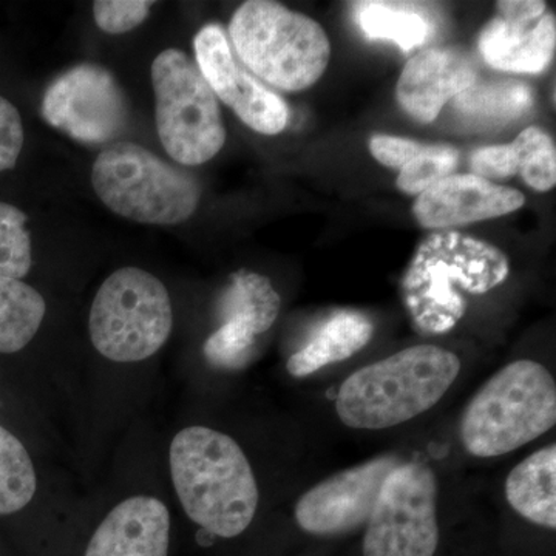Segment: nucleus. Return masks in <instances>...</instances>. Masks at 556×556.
<instances>
[{"label": "nucleus", "mask_w": 556, "mask_h": 556, "mask_svg": "<svg viewBox=\"0 0 556 556\" xmlns=\"http://www.w3.org/2000/svg\"><path fill=\"white\" fill-rule=\"evenodd\" d=\"M91 186L113 212L142 225L185 223L199 207V181L135 142L102 150L91 169Z\"/></svg>", "instance_id": "nucleus-6"}, {"label": "nucleus", "mask_w": 556, "mask_h": 556, "mask_svg": "<svg viewBox=\"0 0 556 556\" xmlns=\"http://www.w3.org/2000/svg\"><path fill=\"white\" fill-rule=\"evenodd\" d=\"M555 424L554 376L538 362L517 361L471 399L460 420V442L471 456H504L543 437Z\"/></svg>", "instance_id": "nucleus-4"}, {"label": "nucleus", "mask_w": 556, "mask_h": 556, "mask_svg": "<svg viewBox=\"0 0 556 556\" xmlns=\"http://www.w3.org/2000/svg\"><path fill=\"white\" fill-rule=\"evenodd\" d=\"M515 169L529 188L547 192L556 185V149L551 135L540 127H529L510 142Z\"/></svg>", "instance_id": "nucleus-24"}, {"label": "nucleus", "mask_w": 556, "mask_h": 556, "mask_svg": "<svg viewBox=\"0 0 556 556\" xmlns=\"http://www.w3.org/2000/svg\"><path fill=\"white\" fill-rule=\"evenodd\" d=\"M459 152L452 146L428 144L420 155L399 170L397 188L408 195H420L456 169Z\"/></svg>", "instance_id": "nucleus-26"}, {"label": "nucleus", "mask_w": 556, "mask_h": 556, "mask_svg": "<svg viewBox=\"0 0 556 556\" xmlns=\"http://www.w3.org/2000/svg\"><path fill=\"white\" fill-rule=\"evenodd\" d=\"M508 276L510 262L495 244L438 230L417 247L402 277V299L417 332L445 334L466 316L464 294H486Z\"/></svg>", "instance_id": "nucleus-1"}, {"label": "nucleus", "mask_w": 556, "mask_h": 556, "mask_svg": "<svg viewBox=\"0 0 556 556\" xmlns=\"http://www.w3.org/2000/svg\"><path fill=\"white\" fill-rule=\"evenodd\" d=\"M556 21L552 13L530 24H511L495 17L478 39V50L490 67L511 73L544 72L554 61Z\"/></svg>", "instance_id": "nucleus-16"}, {"label": "nucleus", "mask_w": 556, "mask_h": 556, "mask_svg": "<svg viewBox=\"0 0 556 556\" xmlns=\"http://www.w3.org/2000/svg\"><path fill=\"white\" fill-rule=\"evenodd\" d=\"M519 190L478 175H450L417 195L413 214L422 228H456L511 214L525 206Z\"/></svg>", "instance_id": "nucleus-13"}, {"label": "nucleus", "mask_w": 556, "mask_h": 556, "mask_svg": "<svg viewBox=\"0 0 556 556\" xmlns=\"http://www.w3.org/2000/svg\"><path fill=\"white\" fill-rule=\"evenodd\" d=\"M510 507L533 525L556 529V445L538 450L508 473Z\"/></svg>", "instance_id": "nucleus-18"}, {"label": "nucleus", "mask_w": 556, "mask_h": 556, "mask_svg": "<svg viewBox=\"0 0 556 556\" xmlns=\"http://www.w3.org/2000/svg\"><path fill=\"white\" fill-rule=\"evenodd\" d=\"M38 486L27 448L0 426V515L16 514L31 503Z\"/></svg>", "instance_id": "nucleus-23"}, {"label": "nucleus", "mask_w": 556, "mask_h": 556, "mask_svg": "<svg viewBox=\"0 0 556 556\" xmlns=\"http://www.w3.org/2000/svg\"><path fill=\"white\" fill-rule=\"evenodd\" d=\"M438 546L437 477L424 464H399L369 515L364 556H434Z\"/></svg>", "instance_id": "nucleus-9"}, {"label": "nucleus", "mask_w": 556, "mask_h": 556, "mask_svg": "<svg viewBox=\"0 0 556 556\" xmlns=\"http://www.w3.org/2000/svg\"><path fill=\"white\" fill-rule=\"evenodd\" d=\"M535 104V94L521 80L477 83L453 100V108L468 119L482 124H506L521 118Z\"/></svg>", "instance_id": "nucleus-21"}, {"label": "nucleus", "mask_w": 556, "mask_h": 556, "mask_svg": "<svg viewBox=\"0 0 556 556\" xmlns=\"http://www.w3.org/2000/svg\"><path fill=\"white\" fill-rule=\"evenodd\" d=\"M280 303L269 278L240 270L230 277L229 287L218 300L217 313L223 324H236L260 336L276 324Z\"/></svg>", "instance_id": "nucleus-19"}, {"label": "nucleus", "mask_w": 556, "mask_h": 556, "mask_svg": "<svg viewBox=\"0 0 556 556\" xmlns=\"http://www.w3.org/2000/svg\"><path fill=\"white\" fill-rule=\"evenodd\" d=\"M255 345H257V336L239 325L223 324L206 340L203 353L212 367L240 369L247 367L254 357Z\"/></svg>", "instance_id": "nucleus-27"}, {"label": "nucleus", "mask_w": 556, "mask_h": 556, "mask_svg": "<svg viewBox=\"0 0 556 556\" xmlns=\"http://www.w3.org/2000/svg\"><path fill=\"white\" fill-rule=\"evenodd\" d=\"M428 144H419L412 139L391 137V135H376L369 141V152L383 166L401 170L405 164L416 159L427 149Z\"/></svg>", "instance_id": "nucleus-30"}, {"label": "nucleus", "mask_w": 556, "mask_h": 556, "mask_svg": "<svg viewBox=\"0 0 556 556\" xmlns=\"http://www.w3.org/2000/svg\"><path fill=\"white\" fill-rule=\"evenodd\" d=\"M497 11H500L501 20L511 22V24H530L535 22L546 14V2L541 0H510V2L496 3Z\"/></svg>", "instance_id": "nucleus-31"}, {"label": "nucleus", "mask_w": 556, "mask_h": 556, "mask_svg": "<svg viewBox=\"0 0 556 556\" xmlns=\"http://www.w3.org/2000/svg\"><path fill=\"white\" fill-rule=\"evenodd\" d=\"M172 328L169 292L144 269L115 270L91 303V343L109 361L131 364L152 357L167 342Z\"/></svg>", "instance_id": "nucleus-7"}, {"label": "nucleus", "mask_w": 556, "mask_h": 556, "mask_svg": "<svg viewBox=\"0 0 556 556\" xmlns=\"http://www.w3.org/2000/svg\"><path fill=\"white\" fill-rule=\"evenodd\" d=\"M460 372V361L437 345H417L357 369L340 387L336 412L346 427L386 430L439 404Z\"/></svg>", "instance_id": "nucleus-3"}, {"label": "nucleus", "mask_w": 556, "mask_h": 556, "mask_svg": "<svg viewBox=\"0 0 556 556\" xmlns=\"http://www.w3.org/2000/svg\"><path fill=\"white\" fill-rule=\"evenodd\" d=\"M353 14L369 40H390L402 51L419 49L433 33V24L415 3L356 2Z\"/></svg>", "instance_id": "nucleus-20"}, {"label": "nucleus", "mask_w": 556, "mask_h": 556, "mask_svg": "<svg viewBox=\"0 0 556 556\" xmlns=\"http://www.w3.org/2000/svg\"><path fill=\"white\" fill-rule=\"evenodd\" d=\"M229 38L249 73L283 91L309 89L331 58V43L318 22L269 0L239 7Z\"/></svg>", "instance_id": "nucleus-5"}, {"label": "nucleus", "mask_w": 556, "mask_h": 556, "mask_svg": "<svg viewBox=\"0 0 556 556\" xmlns=\"http://www.w3.org/2000/svg\"><path fill=\"white\" fill-rule=\"evenodd\" d=\"M375 334V325L357 311H340L329 317L314 338L288 361V372L294 378H306L328 365L353 357L368 345Z\"/></svg>", "instance_id": "nucleus-17"}, {"label": "nucleus", "mask_w": 556, "mask_h": 556, "mask_svg": "<svg viewBox=\"0 0 556 556\" xmlns=\"http://www.w3.org/2000/svg\"><path fill=\"white\" fill-rule=\"evenodd\" d=\"M478 80L470 54L455 47H430L407 62L399 78V105L417 123L430 124L448 101Z\"/></svg>", "instance_id": "nucleus-14"}, {"label": "nucleus", "mask_w": 556, "mask_h": 556, "mask_svg": "<svg viewBox=\"0 0 556 556\" xmlns=\"http://www.w3.org/2000/svg\"><path fill=\"white\" fill-rule=\"evenodd\" d=\"M170 515L156 497L134 496L105 517L86 556H167Z\"/></svg>", "instance_id": "nucleus-15"}, {"label": "nucleus", "mask_w": 556, "mask_h": 556, "mask_svg": "<svg viewBox=\"0 0 556 556\" xmlns=\"http://www.w3.org/2000/svg\"><path fill=\"white\" fill-rule=\"evenodd\" d=\"M152 5L148 0H98L93 3V16L102 31L123 35L142 24Z\"/></svg>", "instance_id": "nucleus-28"}, {"label": "nucleus", "mask_w": 556, "mask_h": 556, "mask_svg": "<svg viewBox=\"0 0 556 556\" xmlns=\"http://www.w3.org/2000/svg\"><path fill=\"white\" fill-rule=\"evenodd\" d=\"M170 473L186 515L204 532L236 538L254 521L257 481L232 438L207 427L185 428L172 441Z\"/></svg>", "instance_id": "nucleus-2"}, {"label": "nucleus", "mask_w": 556, "mask_h": 556, "mask_svg": "<svg viewBox=\"0 0 556 556\" xmlns=\"http://www.w3.org/2000/svg\"><path fill=\"white\" fill-rule=\"evenodd\" d=\"M24 138L20 110L0 97V172L16 166L24 148Z\"/></svg>", "instance_id": "nucleus-29"}, {"label": "nucleus", "mask_w": 556, "mask_h": 556, "mask_svg": "<svg viewBox=\"0 0 556 556\" xmlns=\"http://www.w3.org/2000/svg\"><path fill=\"white\" fill-rule=\"evenodd\" d=\"M46 300L30 285L0 277V353L24 350L46 317Z\"/></svg>", "instance_id": "nucleus-22"}, {"label": "nucleus", "mask_w": 556, "mask_h": 556, "mask_svg": "<svg viewBox=\"0 0 556 556\" xmlns=\"http://www.w3.org/2000/svg\"><path fill=\"white\" fill-rule=\"evenodd\" d=\"M156 129L161 144L182 166L214 159L226 142L217 97L195 62L181 50L161 51L153 61Z\"/></svg>", "instance_id": "nucleus-8"}, {"label": "nucleus", "mask_w": 556, "mask_h": 556, "mask_svg": "<svg viewBox=\"0 0 556 556\" xmlns=\"http://www.w3.org/2000/svg\"><path fill=\"white\" fill-rule=\"evenodd\" d=\"M40 113L51 127L75 141L98 146L123 134L129 105L108 68L83 64L50 84Z\"/></svg>", "instance_id": "nucleus-10"}, {"label": "nucleus", "mask_w": 556, "mask_h": 556, "mask_svg": "<svg viewBox=\"0 0 556 556\" xmlns=\"http://www.w3.org/2000/svg\"><path fill=\"white\" fill-rule=\"evenodd\" d=\"M399 464L394 456L375 457L313 486L295 506L300 529L311 535L331 536L367 525L383 482Z\"/></svg>", "instance_id": "nucleus-12"}, {"label": "nucleus", "mask_w": 556, "mask_h": 556, "mask_svg": "<svg viewBox=\"0 0 556 556\" xmlns=\"http://www.w3.org/2000/svg\"><path fill=\"white\" fill-rule=\"evenodd\" d=\"M27 215L9 203H0V277L21 280L31 269V239Z\"/></svg>", "instance_id": "nucleus-25"}, {"label": "nucleus", "mask_w": 556, "mask_h": 556, "mask_svg": "<svg viewBox=\"0 0 556 556\" xmlns=\"http://www.w3.org/2000/svg\"><path fill=\"white\" fill-rule=\"evenodd\" d=\"M193 50L197 67L215 97L232 109L248 127L263 135L285 130L289 119L287 102L243 67L219 25L201 28L193 39Z\"/></svg>", "instance_id": "nucleus-11"}]
</instances>
